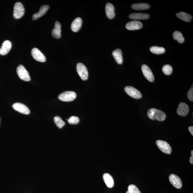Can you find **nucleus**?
<instances>
[{
    "label": "nucleus",
    "mask_w": 193,
    "mask_h": 193,
    "mask_svg": "<svg viewBox=\"0 0 193 193\" xmlns=\"http://www.w3.org/2000/svg\"><path fill=\"white\" fill-rule=\"evenodd\" d=\"M147 115L152 120H157L160 121L165 120L166 118V114L163 112L154 108L150 109L148 111Z\"/></svg>",
    "instance_id": "obj_1"
},
{
    "label": "nucleus",
    "mask_w": 193,
    "mask_h": 193,
    "mask_svg": "<svg viewBox=\"0 0 193 193\" xmlns=\"http://www.w3.org/2000/svg\"><path fill=\"white\" fill-rule=\"evenodd\" d=\"M77 96L75 92L68 91L60 93L58 96V98L60 100L64 102H71L73 101Z\"/></svg>",
    "instance_id": "obj_2"
},
{
    "label": "nucleus",
    "mask_w": 193,
    "mask_h": 193,
    "mask_svg": "<svg viewBox=\"0 0 193 193\" xmlns=\"http://www.w3.org/2000/svg\"><path fill=\"white\" fill-rule=\"evenodd\" d=\"M77 72L81 79L86 80L88 79V70L85 65L81 63H78L76 66Z\"/></svg>",
    "instance_id": "obj_3"
},
{
    "label": "nucleus",
    "mask_w": 193,
    "mask_h": 193,
    "mask_svg": "<svg viewBox=\"0 0 193 193\" xmlns=\"http://www.w3.org/2000/svg\"><path fill=\"white\" fill-rule=\"evenodd\" d=\"M17 72L20 79L25 81L31 80L30 75L25 67L22 65H20L17 69Z\"/></svg>",
    "instance_id": "obj_4"
},
{
    "label": "nucleus",
    "mask_w": 193,
    "mask_h": 193,
    "mask_svg": "<svg viewBox=\"0 0 193 193\" xmlns=\"http://www.w3.org/2000/svg\"><path fill=\"white\" fill-rule=\"evenodd\" d=\"M24 6L21 2H17L15 4L13 11V17L18 19L23 16L24 13Z\"/></svg>",
    "instance_id": "obj_5"
},
{
    "label": "nucleus",
    "mask_w": 193,
    "mask_h": 193,
    "mask_svg": "<svg viewBox=\"0 0 193 193\" xmlns=\"http://www.w3.org/2000/svg\"><path fill=\"white\" fill-rule=\"evenodd\" d=\"M157 146L163 153L170 154L172 152V149L170 145L166 141L158 140L156 141Z\"/></svg>",
    "instance_id": "obj_6"
},
{
    "label": "nucleus",
    "mask_w": 193,
    "mask_h": 193,
    "mask_svg": "<svg viewBox=\"0 0 193 193\" xmlns=\"http://www.w3.org/2000/svg\"><path fill=\"white\" fill-rule=\"evenodd\" d=\"M125 91L127 95L132 98L138 99L142 97V95L140 92L133 87L126 86L125 88Z\"/></svg>",
    "instance_id": "obj_7"
},
{
    "label": "nucleus",
    "mask_w": 193,
    "mask_h": 193,
    "mask_svg": "<svg viewBox=\"0 0 193 193\" xmlns=\"http://www.w3.org/2000/svg\"><path fill=\"white\" fill-rule=\"evenodd\" d=\"M33 57L37 61L44 62L46 61V58L43 54L37 48H33L31 51Z\"/></svg>",
    "instance_id": "obj_8"
},
{
    "label": "nucleus",
    "mask_w": 193,
    "mask_h": 193,
    "mask_svg": "<svg viewBox=\"0 0 193 193\" xmlns=\"http://www.w3.org/2000/svg\"><path fill=\"white\" fill-rule=\"evenodd\" d=\"M142 70L146 79L150 82H153L154 80V76L153 73L147 65L143 64L142 66Z\"/></svg>",
    "instance_id": "obj_9"
},
{
    "label": "nucleus",
    "mask_w": 193,
    "mask_h": 193,
    "mask_svg": "<svg viewBox=\"0 0 193 193\" xmlns=\"http://www.w3.org/2000/svg\"><path fill=\"white\" fill-rule=\"evenodd\" d=\"M12 107L14 109L19 113L25 114H29L30 113V109L25 105L20 103H15Z\"/></svg>",
    "instance_id": "obj_10"
},
{
    "label": "nucleus",
    "mask_w": 193,
    "mask_h": 193,
    "mask_svg": "<svg viewBox=\"0 0 193 193\" xmlns=\"http://www.w3.org/2000/svg\"><path fill=\"white\" fill-rule=\"evenodd\" d=\"M170 183L177 189H180L182 187V182L180 178L176 175L170 174L169 177Z\"/></svg>",
    "instance_id": "obj_11"
},
{
    "label": "nucleus",
    "mask_w": 193,
    "mask_h": 193,
    "mask_svg": "<svg viewBox=\"0 0 193 193\" xmlns=\"http://www.w3.org/2000/svg\"><path fill=\"white\" fill-rule=\"evenodd\" d=\"M189 111V108L185 103L181 102L177 109V113L179 115L185 117L187 115Z\"/></svg>",
    "instance_id": "obj_12"
},
{
    "label": "nucleus",
    "mask_w": 193,
    "mask_h": 193,
    "mask_svg": "<svg viewBox=\"0 0 193 193\" xmlns=\"http://www.w3.org/2000/svg\"><path fill=\"white\" fill-rule=\"evenodd\" d=\"M143 24L140 22L137 21H130L125 25V28L130 31L140 30L142 27Z\"/></svg>",
    "instance_id": "obj_13"
},
{
    "label": "nucleus",
    "mask_w": 193,
    "mask_h": 193,
    "mask_svg": "<svg viewBox=\"0 0 193 193\" xmlns=\"http://www.w3.org/2000/svg\"><path fill=\"white\" fill-rule=\"evenodd\" d=\"M12 47V43L10 40H6L4 41L1 49H0V54L2 55H5L8 53Z\"/></svg>",
    "instance_id": "obj_14"
},
{
    "label": "nucleus",
    "mask_w": 193,
    "mask_h": 193,
    "mask_svg": "<svg viewBox=\"0 0 193 193\" xmlns=\"http://www.w3.org/2000/svg\"><path fill=\"white\" fill-rule=\"evenodd\" d=\"M105 13L107 17L110 19H112L115 16L114 6L111 3H108L106 4L105 8Z\"/></svg>",
    "instance_id": "obj_15"
},
{
    "label": "nucleus",
    "mask_w": 193,
    "mask_h": 193,
    "mask_svg": "<svg viewBox=\"0 0 193 193\" xmlns=\"http://www.w3.org/2000/svg\"><path fill=\"white\" fill-rule=\"evenodd\" d=\"M52 36L56 39H59L61 36V25L59 22L56 21L55 23L54 28L52 31Z\"/></svg>",
    "instance_id": "obj_16"
},
{
    "label": "nucleus",
    "mask_w": 193,
    "mask_h": 193,
    "mask_svg": "<svg viewBox=\"0 0 193 193\" xmlns=\"http://www.w3.org/2000/svg\"><path fill=\"white\" fill-rule=\"evenodd\" d=\"M82 24V21L80 18H76L71 24V28L72 30L75 32H78L81 27Z\"/></svg>",
    "instance_id": "obj_17"
},
{
    "label": "nucleus",
    "mask_w": 193,
    "mask_h": 193,
    "mask_svg": "<svg viewBox=\"0 0 193 193\" xmlns=\"http://www.w3.org/2000/svg\"><path fill=\"white\" fill-rule=\"evenodd\" d=\"M49 8L48 5H43L40 7L39 12L35 13L32 16V19L33 20L37 19L43 16L48 11Z\"/></svg>",
    "instance_id": "obj_18"
},
{
    "label": "nucleus",
    "mask_w": 193,
    "mask_h": 193,
    "mask_svg": "<svg viewBox=\"0 0 193 193\" xmlns=\"http://www.w3.org/2000/svg\"><path fill=\"white\" fill-rule=\"evenodd\" d=\"M129 17L133 20H145L149 18L150 15L143 13H133L130 14Z\"/></svg>",
    "instance_id": "obj_19"
},
{
    "label": "nucleus",
    "mask_w": 193,
    "mask_h": 193,
    "mask_svg": "<svg viewBox=\"0 0 193 193\" xmlns=\"http://www.w3.org/2000/svg\"><path fill=\"white\" fill-rule=\"evenodd\" d=\"M113 55L114 59H115L117 63L119 64H122L123 58L122 51L120 49H115L113 51Z\"/></svg>",
    "instance_id": "obj_20"
},
{
    "label": "nucleus",
    "mask_w": 193,
    "mask_h": 193,
    "mask_svg": "<svg viewBox=\"0 0 193 193\" xmlns=\"http://www.w3.org/2000/svg\"><path fill=\"white\" fill-rule=\"evenodd\" d=\"M104 179L105 184L108 187L111 188L113 187L114 182L113 177L109 174H105L103 175Z\"/></svg>",
    "instance_id": "obj_21"
},
{
    "label": "nucleus",
    "mask_w": 193,
    "mask_h": 193,
    "mask_svg": "<svg viewBox=\"0 0 193 193\" xmlns=\"http://www.w3.org/2000/svg\"><path fill=\"white\" fill-rule=\"evenodd\" d=\"M133 10H146L150 7L149 4L144 3H140L133 4L131 6Z\"/></svg>",
    "instance_id": "obj_22"
},
{
    "label": "nucleus",
    "mask_w": 193,
    "mask_h": 193,
    "mask_svg": "<svg viewBox=\"0 0 193 193\" xmlns=\"http://www.w3.org/2000/svg\"><path fill=\"white\" fill-rule=\"evenodd\" d=\"M176 15L177 18L186 22H190L192 18L191 15L184 12L177 13Z\"/></svg>",
    "instance_id": "obj_23"
},
{
    "label": "nucleus",
    "mask_w": 193,
    "mask_h": 193,
    "mask_svg": "<svg viewBox=\"0 0 193 193\" xmlns=\"http://www.w3.org/2000/svg\"><path fill=\"white\" fill-rule=\"evenodd\" d=\"M173 37L174 40H177L179 43H182L184 42V38L183 37L182 34L179 31H176L175 32L173 35Z\"/></svg>",
    "instance_id": "obj_24"
},
{
    "label": "nucleus",
    "mask_w": 193,
    "mask_h": 193,
    "mask_svg": "<svg viewBox=\"0 0 193 193\" xmlns=\"http://www.w3.org/2000/svg\"><path fill=\"white\" fill-rule=\"evenodd\" d=\"M150 51L152 53L156 55H160L165 52V50L164 48L162 47L158 46H153L150 48Z\"/></svg>",
    "instance_id": "obj_25"
},
{
    "label": "nucleus",
    "mask_w": 193,
    "mask_h": 193,
    "mask_svg": "<svg viewBox=\"0 0 193 193\" xmlns=\"http://www.w3.org/2000/svg\"><path fill=\"white\" fill-rule=\"evenodd\" d=\"M54 121L57 126L60 129L62 128L65 125V123L59 116H56L54 118Z\"/></svg>",
    "instance_id": "obj_26"
},
{
    "label": "nucleus",
    "mask_w": 193,
    "mask_h": 193,
    "mask_svg": "<svg viewBox=\"0 0 193 193\" xmlns=\"http://www.w3.org/2000/svg\"><path fill=\"white\" fill-rule=\"evenodd\" d=\"M172 67L170 65L166 64L162 68V71L166 75H170L172 73Z\"/></svg>",
    "instance_id": "obj_27"
},
{
    "label": "nucleus",
    "mask_w": 193,
    "mask_h": 193,
    "mask_svg": "<svg viewBox=\"0 0 193 193\" xmlns=\"http://www.w3.org/2000/svg\"><path fill=\"white\" fill-rule=\"evenodd\" d=\"M128 191L126 192V193H141L140 190L135 185H129L128 188Z\"/></svg>",
    "instance_id": "obj_28"
},
{
    "label": "nucleus",
    "mask_w": 193,
    "mask_h": 193,
    "mask_svg": "<svg viewBox=\"0 0 193 193\" xmlns=\"http://www.w3.org/2000/svg\"><path fill=\"white\" fill-rule=\"evenodd\" d=\"M69 124L71 125H76L79 122V118L76 116H72L68 120Z\"/></svg>",
    "instance_id": "obj_29"
},
{
    "label": "nucleus",
    "mask_w": 193,
    "mask_h": 193,
    "mask_svg": "<svg viewBox=\"0 0 193 193\" xmlns=\"http://www.w3.org/2000/svg\"><path fill=\"white\" fill-rule=\"evenodd\" d=\"M187 97L190 101H193V85L192 87L188 91L187 94Z\"/></svg>",
    "instance_id": "obj_30"
},
{
    "label": "nucleus",
    "mask_w": 193,
    "mask_h": 193,
    "mask_svg": "<svg viewBox=\"0 0 193 193\" xmlns=\"http://www.w3.org/2000/svg\"><path fill=\"white\" fill-rule=\"evenodd\" d=\"M191 158L190 159V163L191 164H193V151H191Z\"/></svg>",
    "instance_id": "obj_31"
},
{
    "label": "nucleus",
    "mask_w": 193,
    "mask_h": 193,
    "mask_svg": "<svg viewBox=\"0 0 193 193\" xmlns=\"http://www.w3.org/2000/svg\"><path fill=\"white\" fill-rule=\"evenodd\" d=\"M188 130H189L191 134L193 136V127L192 126L189 127H188Z\"/></svg>",
    "instance_id": "obj_32"
}]
</instances>
